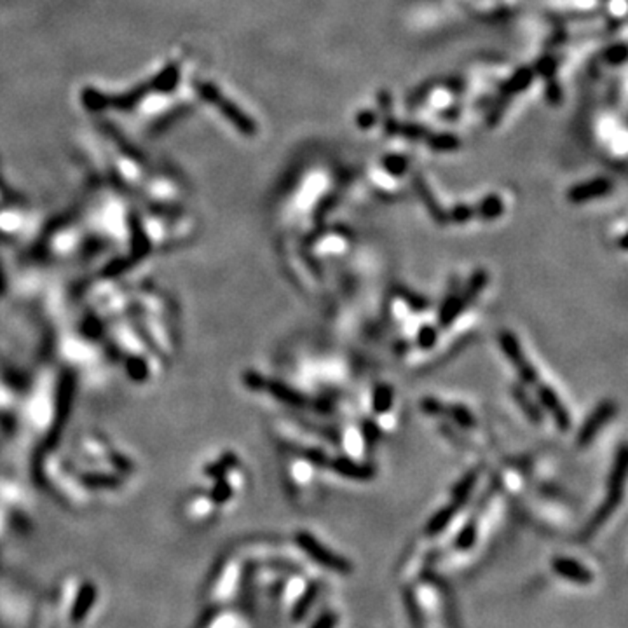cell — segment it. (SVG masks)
<instances>
[{
    "mask_svg": "<svg viewBox=\"0 0 628 628\" xmlns=\"http://www.w3.org/2000/svg\"><path fill=\"white\" fill-rule=\"evenodd\" d=\"M511 398L515 400V404L518 405V408L522 411V414L527 418V421L534 426H541L545 421V415H543L541 405L538 404V400L531 397V393L527 391V387L522 386V384H513L511 386Z\"/></svg>",
    "mask_w": 628,
    "mask_h": 628,
    "instance_id": "8",
    "label": "cell"
},
{
    "mask_svg": "<svg viewBox=\"0 0 628 628\" xmlns=\"http://www.w3.org/2000/svg\"><path fill=\"white\" fill-rule=\"evenodd\" d=\"M362 438L366 443V447H373L380 438V428L377 426L376 421L372 419H366L362 422Z\"/></svg>",
    "mask_w": 628,
    "mask_h": 628,
    "instance_id": "20",
    "label": "cell"
},
{
    "mask_svg": "<svg viewBox=\"0 0 628 628\" xmlns=\"http://www.w3.org/2000/svg\"><path fill=\"white\" fill-rule=\"evenodd\" d=\"M414 185H415V189H418V192H419V196H421L424 206L428 208L429 215H431V217L435 218L438 224H442V225L447 224V222H449V218H447V211H443V208L440 206L438 201L435 199V196L431 194L429 187L426 185L424 180H422L421 176H414Z\"/></svg>",
    "mask_w": 628,
    "mask_h": 628,
    "instance_id": "12",
    "label": "cell"
},
{
    "mask_svg": "<svg viewBox=\"0 0 628 628\" xmlns=\"http://www.w3.org/2000/svg\"><path fill=\"white\" fill-rule=\"evenodd\" d=\"M487 283H489V274H487L485 269H478L471 274L463 290L457 292V295H459L464 308L468 309L473 302L478 299V295L482 294V290L487 287Z\"/></svg>",
    "mask_w": 628,
    "mask_h": 628,
    "instance_id": "11",
    "label": "cell"
},
{
    "mask_svg": "<svg viewBox=\"0 0 628 628\" xmlns=\"http://www.w3.org/2000/svg\"><path fill=\"white\" fill-rule=\"evenodd\" d=\"M457 510H459V508H456L452 503H449V504H445V506L440 508L436 513H433V517L429 518L428 524H426V527H424L426 536L442 534V532L449 527L450 522L454 520Z\"/></svg>",
    "mask_w": 628,
    "mask_h": 628,
    "instance_id": "13",
    "label": "cell"
},
{
    "mask_svg": "<svg viewBox=\"0 0 628 628\" xmlns=\"http://www.w3.org/2000/svg\"><path fill=\"white\" fill-rule=\"evenodd\" d=\"M536 400H538V404L541 405L543 412H548V414L552 415L553 422H555V426L560 429V431L564 433L569 431L571 424H573V419H571L569 411H567L564 401L560 400V397L555 393V390H553L552 386L539 383L538 386H536Z\"/></svg>",
    "mask_w": 628,
    "mask_h": 628,
    "instance_id": "5",
    "label": "cell"
},
{
    "mask_svg": "<svg viewBox=\"0 0 628 628\" xmlns=\"http://www.w3.org/2000/svg\"><path fill=\"white\" fill-rule=\"evenodd\" d=\"M480 478V470H470L464 473V476H461L457 480L456 485L452 487V492H450V503L456 508H463L466 504V501L470 499V496L475 490L476 483Z\"/></svg>",
    "mask_w": 628,
    "mask_h": 628,
    "instance_id": "10",
    "label": "cell"
},
{
    "mask_svg": "<svg viewBox=\"0 0 628 628\" xmlns=\"http://www.w3.org/2000/svg\"><path fill=\"white\" fill-rule=\"evenodd\" d=\"M438 335H440L438 327H435V324H422V327L418 330L415 344L419 345V349H424V351H428V349H433L436 345V342H438Z\"/></svg>",
    "mask_w": 628,
    "mask_h": 628,
    "instance_id": "19",
    "label": "cell"
},
{
    "mask_svg": "<svg viewBox=\"0 0 628 628\" xmlns=\"http://www.w3.org/2000/svg\"><path fill=\"white\" fill-rule=\"evenodd\" d=\"M475 217V208L466 206V204H459V206H454L450 210V213H447V218L456 224H466L468 220Z\"/></svg>",
    "mask_w": 628,
    "mask_h": 628,
    "instance_id": "22",
    "label": "cell"
},
{
    "mask_svg": "<svg viewBox=\"0 0 628 628\" xmlns=\"http://www.w3.org/2000/svg\"><path fill=\"white\" fill-rule=\"evenodd\" d=\"M337 623H338L337 613L324 611L323 615H320L316 620H314L309 628H337Z\"/></svg>",
    "mask_w": 628,
    "mask_h": 628,
    "instance_id": "24",
    "label": "cell"
},
{
    "mask_svg": "<svg viewBox=\"0 0 628 628\" xmlns=\"http://www.w3.org/2000/svg\"><path fill=\"white\" fill-rule=\"evenodd\" d=\"M615 414H616L615 401H611V400L601 401V404H599L597 407L592 411V414L588 415L587 421L581 424L580 431H578V438H576L578 445H580L581 449H587V447L590 445L595 438H597V435L601 433V429L604 428L609 421H611L613 415Z\"/></svg>",
    "mask_w": 628,
    "mask_h": 628,
    "instance_id": "4",
    "label": "cell"
},
{
    "mask_svg": "<svg viewBox=\"0 0 628 628\" xmlns=\"http://www.w3.org/2000/svg\"><path fill=\"white\" fill-rule=\"evenodd\" d=\"M445 415H449V419L452 422H456L459 428L463 429H473L476 426L475 415L471 414V411L468 407L461 404H454L445 407Z\"/></svg>",
    "mask_w": 628,
    "mask_h": 628,
    "instance_id": "17",
    "label": "cell"
},
{
    "mask_svg": "<svg viewBox=\"0 0 628 628\" xmlns=\"http://www.w3.org/2000/svg\"><path fill=\"white\" fill-rule=\"evenodd\" d=\"M393 387L387 384H377L372 393V408L376 414H386L393 407Z\"/></svg>",
    "mask_w": 628,
    "mask_h": 628,
    "instance_id": "15",
    "label": "cell"
},
{
    "mask_svg": "<svg viewBox=\"0 0 628 628\" xmlns=\"http://www.w3.org/2000/svg\"><path fill=\"white\" fill-rule=\"evenodd\" d=\"M295 545L302 550L308 557H311V560L317 564V566L324 567V569L331 571V573L342 574V576H348L352 573V564L349 562L345 557L338 555L334 550H330L328 546H324L316 536H313L308 531H299L295 534Z\"/></svg>",
    "mask_w": 628,
    "mask_h": 628,
    "instance_id": "2",
    "label": "cell"
},
{
    "mask_svg": "<svg viewBox=\"0 0 628 628\" xmlns=\"http://www.w3.org/2000/svg\"><path fill=\"white\" fill-rule=\"evenodd\" d=\"M328 468L334 470L337 475H341L342 478L356 480V482H369V480L376 478V468H373L372 464L359 463V461L352 459V457L345 456L330 457Z\"/></svg>",
    "mask_w": 628,
    "mask_h": 628,
    "instance_id": "6",
    "label": "cell"
},
{
    "mask_svg": "<svg viewBox=\"0 0 628 628\" xmlns=\"http://www.w3.org/2000/svg\"><path fill=\"white\" fill-rule=\"evenodd\" d=\"M611 190V183L606 178L594 180V182L588 183H580V185L573 187V189L567 192V199L571 203H585V201L595 199V197H602Z\"/></svg>",
    "mask_w": 628,
    "mask_h": 628,
    "instance_id": "9",
    "label": "cell"
},
{
    "mask_svg": "<svg viewBox=\"0 0 628 628\" xmlns=\"http://www.w3.org/2000/svg\"><path fill=\"white\" fill-rule=\"evenodd\" d=\"M503 203H501L499 197L489 196L475 208V215H478L483 220H494V218L499 217L503 213Z\"/></svg>",
    "mask_w": 628,
    "mask_h": 628,
    "instance_id": "18",
    "label": "cell"
},
{
    "mask_svg": "<svg viewBox=\"0 0 628 628\" xmlns=\"http://www.w3.org/2000/svg\"><path fill=\"white\" fill-rule=\"evenodd\" d=\"M627 463H628L627 447L622 445L618 449V452H616L611 471H609L608 494H606L604 503L599 506V510L595 511L592 522L588 524V527L585 529V536H587V538L594 534L601 525H604L606 520L611 517L613 511H615L616 508H618V504L622 503L623 489H625V480H627Z\"/></svg>",
    "mask_w": 628,
    "mask_h": 628,
    "instance_id": "1",
    "label": "cell"
},
{
    "mask_svg": "<svg viewBox=\"0 0 628 628\" xmlns=\"http://www.w3.org/2000/svg\"><path fill=\"white\" fill-rule=\"evenodd\" d=\"M552 569L557 576L564 578L571 583L590 585L594 581V573L587 566L578 562L576 559H571V557H555L552 560Z\"/></svg>",
    "mask_w": 628,
    "mask_h": 628,
    "instance_id": "7",
    "label": "cell"
},
{
    "mask_svg": "<svg viewBox=\"0 0 628 628\" xmlns=\"http://www.w3.org/2000/svg\"><path fill=\"white\" fill-rule=\"evenodd\" d=\"M445 407L447 405H443L442 401L431 397L424 398V400L421 401L422 412L428 415H433V418H443V415H445Z\"/></svg>",
    "mask_w": 628,
    "mask_h": 628,
    "instance_id": "23",
    "label": "cell"
},
{
    "mask_svg": "<svg viewBox=\"0 0 628 628\" xmlns=\"http://www.w3.org/2000/svg\"><path fill=\"white\" fill-rule=\"evenodd\" d=\"M320 592H321V587L317 581H311V583L308 585V588L304 590V594L301 595V599L297 601V604H295L294 609H292V620H294V622H302V620L308 616V613L311 611V608L314 606V602H316Z\"/></svg>",
    "mask_w": 628,
    "mask_h": 628,
    "instance_id": "14",
    "label": "cell"
},
{
    "mask_svg": "<svg viewBox=\"0 0 628 628\" xmlns=\"http://www.w3.org/2000/svg\"><path fill=\"white\" fill-rule=\"evenodd\" d=\"M302 457L316 468H328V464H330V456L321 449H304L302 450Z\"/></svg>",
    "mask_w": 628,
    "mask_h": 628,
    "instance_id": "21",
    "label": "cell"
},
{
    "mask_svg": "<svg viewBox=\"0 0 628 628\" xmlns=\"http://www.w3.org/2000/svg\"><path fill=\"white\" fill-rule=\"evenodd\" d=\"M497 342H499V348L501 351H503V355L506 356L508 362L511 363V366L517 370L522 383H524L525 386L532 387L538 386L539 384L538 370H536V366L527 359L524 348H522L517 335L510 330H501L499 335H497Z\"/></svg>",
    "mask_w": 628,
    "mask_h": 628,
    "instance_id": "3",
    "label": "cell"
},
{
    "mask_svg": "<svg viewBox=\"0 0 628 628\" xmlns=\"http://www.w3.org/2000/svg\"><path fill=\"white\" fill-rule=\"evenodd\" d=\"M476 538H478V525H476L475 518H471L470 522L464 524V527L457 532V536L454 538V548L457 552H468L475 546Z\"/></svg>",
    "mask_w": 628,
    "mask_h": 628,
    "instance_id": "16",
    "label": "cell"
}]
</instances>
